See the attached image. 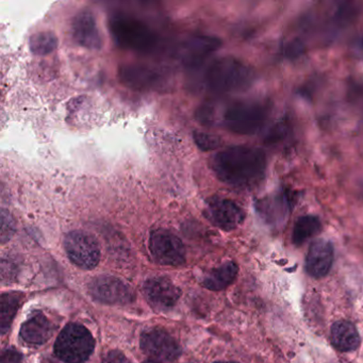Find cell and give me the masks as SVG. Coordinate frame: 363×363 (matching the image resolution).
I'll return each instance as SVG.
<instances>
[{"mask_svg":"<svg viewBox=\"0 0 363 363\" xmlns=\"http://www.w3.org/2000/svg\"><path fill=\"white\" fill-rule=\"evenodd\" d=\"M216 177L235 188H250L264 178L267 169V155L252 146H233L216 154L212 159Z\"/></svg>","mask_w":363,"mask_h":363,"instance_id":"1","label":"cell"},{"mask_svg":"<svg viewBox=\"0 0 363 363\" xmlns=\"http://www.w3.org/2000/svg\"><path fill=\"white\" fill-rule=\"evenodd\" d=\"M255 78L254 71L248 65L233 57L213 61L203 75L208 90L216 94H231L247 90Z\"/></svg>","mask_w":363,"mask_h":363,"instance_id":"2","label":"cell"},{"mask_svg":"<svg viewBox=\"0 0 363 363\" xmlns=\"http://www.w3.org/2000/svg\"><path fill=\"white\" fill-rule=\"evenodd\" d=\"M109 29L114 41L123 50L148 54L154 52L159 44L157 33L130 14H113L109 20Z\"/></svg>","mask_w":363,"mask_h":363,"instance_id":"3","label":"cell"},{"mask_svg":"<svg viewBox=\"0 0 363 363\" xmlns=\"http://www.w3.org/2000/svg\"><path fill=\"white\" fill-rule=\"evenodd\" d=\"M269 116L267 104L252 101H235L223 112L222 124L227 130L235 135H255L264 126Z\"/></svg>","mask_w":363,"mask_h":363,"instance_id":"4","label":"cell"},{"mask_svg":"<svg viewBox=\"0 0 363 363\" xmlns=\"http://www.w3.org/2000/svg\"><path fill=\"white\" fill-rule=\"evenodd\" d=\"M95 350V340L88 328L69 323L55 343V354L65 363H84Z\"/></svg>","mask_w":363,"mask_h":363,"instance_id":"5","label":"cell"},{"mask_svg":"<svg viewBox=\"0 0 363 363\" xmlns=\"http://www.w3.org/2000/svg\"><path fill=\"white\" fill-rule=\"evenodd\" d=\"M65 248L69 260L80 269H94L101 260L99 241L86 231L74 230L67 233Z\"/></svg>","mask_w":363,"mask_h":363,"instance_id":"6","label":"cell"},{"mask_svg":"<svg viewBox=\"0 0 363 363\" xmlns=\"http://www.w3.org/2000/svg\"><path fill=\"white\" fill-rule=\"evenodd\" d=\"M150 250L159 264L182 267L186 263L184 243L177 235L167 229H156L150 233Z\"/></svg>","mask_w":363,"mask_h":363,"instance_id":"7","label":"cell"},{"mask_svg":"<svg viewBox=\"0 0 363 363\" xmlns=\"http://www.w3.org/2000/svg\"><path fill=\"white\" fill-rule=\"evenodd\" d=\"M88 289L93 299L106 305H127L135 301L133 289L114 276H97Z\"/></svg>","mask_w":363,"mask_h":363,"instance_id":"8","label":"cell"},{"mask_svg":"<svg viewBox=\"0 0 363 363\" xmlns=\"http://www.w3.org/2000/svg\"><path fill=\"white\" fill-rule=\"evenodd\" d=\"M203 214L214 226L225 231L235 230L246 216L245 211L235 201L218 196L207 201Z\"/></svg>","mask_w":363,"mask_h":363,"instance_id":"9","label":"cell"},{"mask_svg":"<svg viewBox=\"0 0 363 363\" xmlns=\"http://www.w3.org/2000/svg\"><path fill=\"white\" fill-rule=\"evenodd\" d=\"M142 350L152 358L173 362L182 354L177 340L163 328H150L144 331L140 340Z\"/></svg>","mask_w":363,"mask_h":363,"instance_id":"10","label":"cell"},{"mask_svg":"<svg viewBox=\"0 0 363 363\" xmlns=\"http://www.w3.org/2000/svg\"><path fill=\"white\" fill-rule=\"evenodd\" d=\"M222 41L211 35H192L180 45L179 59L186 69H199L218 48Z\"/></svg>","mask_w":363,"mask_h":363,"instance_id":"11","label":"cell"},{"mask_svg":"<svg viewBox=\"0 0 363 363\" xmlns=\"http://www.w3.org/2000/svg\"><path fill=\"white\" fill-rule=\"evenodd\" d=\"M296 199L295 191L282 189L275 194L259 199L256 203L257 211L267 224H280L290 216Z\"/></svg>","mask_w":363,"mask_h":363,"instance_id":"12","label":"cell"},{"mask_svg":"<svg viewBox=\"0 0 363 363\" xmlns=\"http://www.w3.org/2000/svg\"><path fill=\"white\" fill-rule=\"evenodd\" d=\"M144 293L150 305L157 311H169L179 301L182 291L167 277L150 278L144 284Z\"/></svg>","mask_w":363,"mask_h":363,"instance_id":"13","label":"cell"},{"mask_svg":"<svg viewBox=\"0 0 363 363\" xmlns=\"http://www.w3.org/2000/svg\"><path fill=\"white\" fill-rule=\"evenodd\" d=\"M72 35L78 45L86 50H101L103 46L96 18L88 8L80 10L72 22Z\"/></svg>","mask_w":363,"mask_h":363,"instance_id":"14","label":"cell"},{"mask_svg":"<svg viewBox=\"0 0 363 363\" xmlns=\"http://www.w3.org/2000/svg\"><path fill=\"white\" fill-rule=\"evenodd\" d=\"M120 82L133 91L154 90L160 86L162 76L152 67L143 65H125L118 69Z\"/></svg>","mask_w":363,"mask_h":363,"instance_id":"15","label":"cell"},{"mask_svg":"<svg viewBox=\"0 0 363 363\" xmlns=\"http://www.w3.org/2000/svg\"><path fill=\"white\" fill-rule=\"evenodd\" d=\"M335 250L330 242L318 239L310 244L306 258V269L312 277L320 278L326 276L333 267Z\"/></svg>","mask_w":363,"mask_h":363,"instance_id":"16","label":"cell"},{"mask_svg":"<svg viewBox=\"0 0 363 363\" xmlns=\"http://www.w3.org/2000/svg\"><path fill=\"white\" fill-rule=\"evenodd\" d=\"M52 325L42 312H33L21 327V337L31 345H42L52 337Z\"/></svg>","mask_w":363,"mask_h":363,"instance_id":"17","label":"cell"},{"mask_svg":"<svg viewBox=\"0 0 363 363\" xmlns=\"http://www.w3.org/2000/svg\"><path fill=\"white\" fill-rule=\"evenodd\" d=\"M331 344L341 352H352L360 345V335L354 324L347 320H339L331 327Z\"/></svg>","mask_w":363,"mask_h":363,"instance_id":"18","label":"cell"},{"mask_svg":"<svg viewBox=\"0 0 363 363\" xmlns=\"http://www.w3.org/2000/svg\"><path fill=\"white\" fill-rule=\"evenodd\" d=\"M239 267L233 261L212 269L203 277V286L208 290L222 291L230 286L237 278Z\"/></svg>","mask_w":363,"mask_h":363,"instance_id":"19","label":"cell"},{"mask_svg":"<svg viewBox=\"0 0 363 363\" xmlns=\"http://www.w3.org/2000/svg\"><path fill=\"white\" fill-rule=\"evenodd\" d=\"M322 230V223L315 216H301L295 223L292 231V242L295 245H301Z\"/></svg>","mask_w":363,"mask_h":363,"instance_id":"20","label":"cell"},{"mask_svg":"<svg viewBox=\"0 0 363 363\" xmlns=\"http://www.w3.org/2000/svg\"><path fill=\"white\" fill-rule=\"evenodd\" d=\"M22 301V294L20 293H4L1 295V312H0V329L1 335H6L11 327L16 314Z\"/></svg>","mask_w":363,"mask_h":363,"instance_id":"21","label":"cell"},{"mask_svg":"<svg viewBox=\"0 0 363 363\" xmlns=\"http://www.w3.org/2000/svg\"><path fill=\"white\" fill-rule=\"evenodd\" d=\"M29 48L35 56H46L57 50L58 39L52 31H40L31 35Z\"/></svg>","mask_w":363,"mask_h":363,"instance_id":"22","label":"cell"},{"mask_svg":"<svg viewBox=\"0 0 363 363\" xmlns=\"http://www.w3.org/2000/svg\"><path fill=\"white\" fill-rule=\"evenodd\" d=\"M193 139H194L197 147L203 152H211V150L220 147V144H222V140L218 135L201 133V131H195L193 133Z\"/></svg>","mask_w":363,"mask_h":363,"instance_id":"23","label":"cell"},{"mask_svg":"<svg viewBox=\"0 0 363 363\" xmlns=\"http://www.w3.org/2000/svg\"><path fill=\"white\" fill-rule=\"evenodd\" d=\"M16 230V220L9 212L3 210L1 211V243L11 239Z\"/></svg>","mask_w":363,"mask_h":363,"instance_id":"24","label":"cell"},{"mask_svg":"<svg viewBox=\"0 0 363 363\" xmlns=\"http://www.w3.org/2000/svg\"><path fill=\"white\" fill-rule=\"evenodd\" d=\"M22 359L23 356L20 352L13 348H8V350H4L1 363H21Z\"/></svg>","mask_w":363,"mask_h":363,"instance_id":"25","label":"cell"},{"mask_svg":"<svg viewBox=\"0 0 363 363\" xmlns=\"http://www.w3.org/2000/svg\"><path fill=\"white\" fill-rule=\"evenodd\" d=\"M103 363H131L120 350H111L106 354Z\"/></svg>","mask_w":363,"mask_h":363,"instance_id":"26","label":"cell"},{"mask_svg":"<svg viewBox=\"0 0 363 363\" xmlns=\"http://www.w3.org/2000/svg\"><path fill=\"white\" fill-rule=\"evenodd\" d=\"M214 363H238L235 362V361H218V362Z\"/></svg>","mask_w":363,"mask_h":363,"instance_id":"27","label":"cell"},{"mask_svg":"<svg viewBox=\"0 0 363 363\" xmlns=\"http://www.w3.org/2000/svg\"><path fill=\"white\" fill-rule=\"evenodd\" d=\"M143 363H160V362H158V361H155V360H146V361H144Z\"/></svg>","mask_w":363,"mask_h":363,"instance_id":"28","label":"cell"}]
</instances>
